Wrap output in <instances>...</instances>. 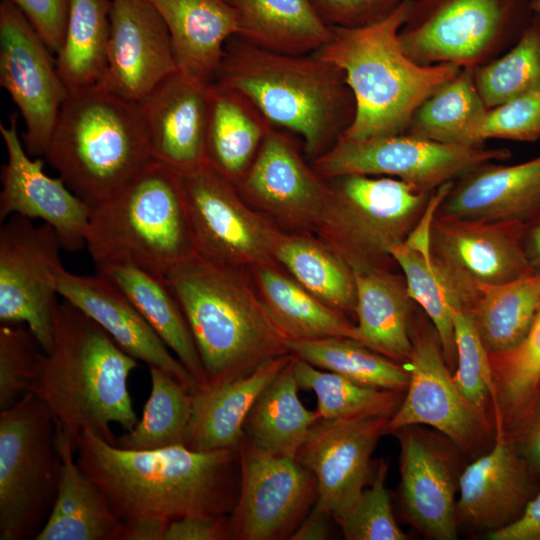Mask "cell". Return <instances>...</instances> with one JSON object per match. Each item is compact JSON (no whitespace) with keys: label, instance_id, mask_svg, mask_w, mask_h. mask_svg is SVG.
I'll return each mask as SVG.
<instances>
[{"label":"cell","instance_id":"obj_1","mask_svg":"<svg viewBox=\"0 0 540 540\" xmlns=\"http://www.w3.org/2000/svg\"><path fill=\"white\" fill-rule=\"evenodd\" d=\"M75 454L121 521L228 515L237 500L239 448L198 452L174 445L129 450L85 432Z\"/></svg>","mask_w":540,"mask_h":540},{"label":"cell","instance_id":"obj_2","mask_svg":"<svg viewBox=\"0 0 540 540\" xmlns=\"http://www.w3.org/2000/svg\"><path fill=\"white\" fill-rule=\"evenodd\" d=\"M138 360L95 321L63 300L54 318L53 345L31 392L49 408L73 448L85 432L116 444L111 425L124 432L139 421L128 389Z\"/></svg>","mask_w":540,"mask_h":540},{"label":"cell","instance_id":"obj_3","mask_svg":"<svg viewBox=\"0 0 540 540\" xmlns=\"http://www.w3.org/2000/svg\"><path fill=\"white\" fill-rule=\"evenodd\" d=\"M214 81L247 98L271 126L302 137L314 160L338 141L356 113L344 71L315 52L278 53L235 36Z\"/></svg>","mask_w":540,"mask_h":540},{"label":"cell","instance_id":"obj_4","mask_svg":"<svg viewBox=\"0 0 540 540\" xmlns=\"http://www.w3.org/2000/svg\"><path fill=\"white\" fill-rule=\"evenodd\" d=\"M413 0H402L385 19L362 27H333L331 40L315 51L344 71L356 105L349 139L405 133L416 109L462 67L420 65L401 49L398 34Z\"/></svg>","mask_w":540,"mask_h":540},{"label":"cell","instance_id":"obj_5","mask_svg":"<svg viewBox=\"0 0 540 540\" xmlns=\"http://www.w3.org/2000/svg\"><path fill=\"white\" fill-rule=\"evenodd\" d=\"M165 278L189 325L207 385L247 375L289 353L285 336L231 265L195 253Z\"/></svg>","mask_w":540,"mask_h":540},{"label":"cell","instance_id":"obj_6","mask_svg":"<svg viewBox=\"0 0 540 540\" xmlns=\"http://www.w3.org/2000/svg\"><path fill=\"white\" fill-rule=\"evenodd\" d=\"M86 247L96 266L129 263L160 276L195 254L179 172L152 160L90 206Z\"/></svg>","mask_w":540,"mask_h":540},{"label":"cell","instance_id":"obj_7","mask_svg":"<svg viewBox=\"0 0 540 540\" xmlns=\"http://www.w3.org/2000/svg\"><path fill=\"white\" fill-rule=\"evenodd\" d=\"M44 156L89 206L153 160L137 104L103 84L68 94Z\"/></svg>","mask_w":540,"mask_h":540},{"label":"cell","instance_id":"obj_8","mask_svg":"<svg viewBox=\"0 0 540 540\" xmlns=\"http://www.w3.org/2000/svg\"><path fill=\"white\" fill-rule=\"evenodd\" d=\"M62 460L56 421L33 392L0 411V540L35 539L53 507Z\"/></svg>","mask_w":540,"mask_h":540},{"label":"cell","instance_id":"obj_9","mask_svg":"<svg viewBox=\"0 0 540 540\" xmlns=\"http://www.w3.org/2000/svg\"><path fill=\"white\" fill-rule=\"evenodd\" d=\"M531 0H413L398 40L420 65L476 68L519 39L532 17Z\"/></svg>","mask_w":540,"mask_h":540},{"label":"cell","instance_id":"obj_10","mask_svg":"<svg viewBox=\"0 0 540 540\" xmlns=\"http://www.w3.org/2000/svg\"><path fill=\"white\" fill-rule=\"evenodd\" d=\"M332 179L327 208L343 259L352 270L394 262L390 250L406 240L433 192L394 177L350 174Z\"/></svg>","mask_w":540,"mask_h":540},{"label":"cell","instance_id":"obj_11","mask_svg":"<svg viewBox=\"0 0 540 540\" xmlns=\"http://www.w3.org/2000/svg\"><path fill=\"white\" fill-rule=\"evenodd\" d=\"M510 156L506 148L445 144L403 133L359 140L341 136L314 164L316 172L328 179L385 175L433 192L482 163Z\"/></svg>","mask_w":540,"mask_h":540},{"label":"cell","instance_id":"obj_12","mask_svg":"<svg viewBox=\"0 0 540 540\" xmlns=\"http://www.w3.org/2000/svg\"><path fill=\"white\" fill-rule=\"evenodd\" d=\"M519 221H488L435 214L430 257L455 309L470 310L483 285L506 283L534 273L522 246Z\"/></svg>","mask_w":540,"mask_h":540},{"label":"cell","instance_id":"obj_13","mask_svg":"<svg viewBox=\"0 0 540 540\" xmlns=\"http://www.w3.org/2000/svg\"><path fill=\"white\" fill-rule=\"evenodd\" d=\"M411 340L412 353L405 364L408 385L399 407L388 420L386 433L411 425H427L461 451H477L490 436L488 414L472 405L458 389L428 317L413 315Z\"/></svg>","mask_w":540,"mask_h":540},{"label":"cell","instance_id":"obj_14","mask_svg":"<svg viewBox=\"0 0 540 540\" xmlns=\"http://www.w3.org/2000/svg\"><path fill=\"white\" fill-rule=\"evenodd\" d=\"M61 249L47 223L12 215L0 228V322L26 324L45 353L53 345Z\"/></svg>","mask_w":540,"mask_h":540},{"label":"cell","instance_id":"obj_15","mask_svg":"<svg viewBox=\"0 0 540 540\" xmlns=\"http://www.w3.org/2000/svg\"><path fill=\"white\" fill-rule=\"evenodd\" d=\"M316 498L315 476L297 458L266 452L243 438L239 491L229 516L232 539H290Z\"/></svg>","mask_w":540,"mask_h":540},{"label":"cell","instance_id":"obj_16","mask_svg":"<svg viewBox=\"0 0 540 540\" xmlns=\"http://www.w3.org/2000/svg\"><path fill=\"white\" fill-rule=\"evenodd\" d=\"M0 85L24 121L27 152L44 155L69 92L45 42L7 0L0 3Z\"/></svg>","mask_w":540,"mask_h":540},{"label":"cell","instance_id":"obj_17","mask_svg":"<svg viewBox=\"0 0 540 540\" xmlns=\"http://www.w3.org/2000/svg\"><path fill=\"white\" fill-rule=\"evenodd\" d=\"M388 420L320 419L314 424L296 456L315 476L314 509L336 520L351 507L373 476L371 457Z\"/></svg>","mask_w":540,"mask_h":540},{"label":"cell","instance_id":"obj_18","mask_svg":"<svg viewBox=\"0 0 540 540\" xmlns=\"http://www.w3.org/2000/svg\"><path fill=\"white\" fill-rule=\"evenodd\" d=\"M18 116L0 124L7 150L2 171L0 220L12 215L40 219L58 234L63 249L76 252L86 247L90 206L71 191L61 178L48 176L41 159H32L20 140Z\"/></svg>","mask_w":540,"mask_h":540},{"label":"cell","instance_id":"obj_19","mask_svg":"<svg viewBox=\"0 0 540 540\" xmlns=\"http://www.w3.org/2000/svg\"><path fill=\"white\" fill-rule=\"evenodd\" d=\"M494 419V444L460 474L456 502L458 523L487 533L514 522L539 490L497 407Z\"/></svg>","mask_w":540,"mask_h":540},{"label":"cell","instance_id":"obj_20","mask_svg":"<svg viewBox=\"0 0 540 540\" xmlns=\"http://www.w3.org/2000/svg\"><path fill=\"white\" fill-rule=\"evenodd\" d=\"M179 174L197 254L228 265L264 256L266 232L232 182L206 162Z\"/></svg>","mask_w":540,"mask_h":540},{"label":"cell","instance_id":"obj_21","mask_svg":"<svg viewBox=\"0 0 540 540\" xmlns=\"http://www.w3.org/2000/svg\"><path fill=\"white\" fill-rule=\"evenodd\" d=\"M177 71L167 25L150 0H111L103 85L138 103Z\"/></svg>","mask_w":540,"mask_h":540},{"label":"cell","instance_id":"obj_22","mask_svg":"<svg viewBox=\"0 0 540 540\" xmlns=\"http://www.w3.org/2000/svg\"><path fill=\"white\" fill-rule=\"evenodd\" d=\"M394 433L400 441V491L407 520L429 539H456L460 475L456 476L450 451L419 425Z\"/></svg>","mask_w":540,"mask_h":540},{"label":"cell","instance_id":"obj_23","mask_svg":"<svg viewBox=\"0 0 540 540\" xmlns=\"http://www.w3.org/2000/svg\"><path fill=\"white\" fill-rule=\"evenodd\" d=\"M210 84L175 71L136 103L153 160L179 173L205 162Z\"/></svg>","mask_w":540,"mask_h":540},{"label":"cell","instance_id":"obj_24","mask_svg":"<svg viewBox=\"0 0 540 540\" xmlns=\"http://www.w3.org/2000/svg\"><path fill=\"white\" fill-rule=\"evenodd\" d=\"M55 283L63 300L95 321L126 353L148 367L165 371L191 393L201 388L141 313L109 280L99 274H74L62 266L55 275Z\"/></svg>","mask_w":540,"mask_h":540},{"label":"cell","instance_id":"obj_25","mask_svg":"<svg viewBox=\"0 0 540 540\" xmlns=\"http://www.w3.org/2000/svg\"><path fill=\"white\" fill-rule=\"evenodd\" d=\"M540 213V155L515 165L482 163L452 183L436 215L525 222Z\"/></svg>","mask_w":540,"mask_h":540},{"label":"cell","instance_id":"obj_26","mask_svg":"<svg viewBox=\"0 0 540 540\" xmlns=\"http://www.w3.org/2000/svg\"><path fill=\"white\" fill-rule=\"evenodd\" d=\"M291 358L288 354L270 358L247 375L192 393L185 446L198 452L238 449L253 405Z\"/></svg>","mask_w":540,"mask_h":540},{"label":"cell","instance_id":"obj_27","mask_svg":"<svg viewBox=\"0 0 540 540\" xmlns=\"http://www.w3.org/2000/svg\"><path fill=\"white\" fill-rule=\"evenodd\" d=\"M163 17L177 71L204 84L215 80L228 41L239 34L229 0H150Z\"/></svg>","mask_w":540,"mask_h":540},{"label":"cell","instance_id":"obj_28","mask_svg":"<svg viewBox=\"0 0 540 540\" xmlns=\"http://www.w3.org/2000/svg\"><path fill=\"white\" fill-rule=\"evenodd\" d=\"M56 438L62 460L57 494L35 540H119L123 522L77 464L73 445L57 422Z\"/></svg>","mask_w":540,"mask_h":540},{"label":"cell","instance_id":"obj_29","mask_svg":"<svg viewBox=\"0 0 540 540\" xmlns=\"http://www.w3.org/2000/svg\"><path fill=\"white\" fill-rule=\"evenodd\" d=\"M353 275L358 317L355 341L406 364L412 353L414 311L404 276L386 268L353 270Z\"/></svg>","mask_w":540,"mask_h":540},{"label":"cell","instance_id":"obj_30","mask_svg":"<svg viewBox=\"0 0 540 540\" xmlns=\"http://www.w3.org/2000/svg\"><path fill=\"white\" fill-rule=\"evenodd\" d=\"M252 198L276 212H314L331 188L302 161L289 138L271 127L255 159L238 182Z\"/></svg>","mask_w":540,"mask_h":540},{"label":"cell","instance_id":"obj_31","mask_svg":"<svg viewBox=\"0 0 540 540\" xmlns=\"http://www.w3.org/2000/svg\"><path fill=\"white\" fill-rule=\"evenodd\" d=\"M97 269L99 275L135 306L200 386H206V374L194 338L165 276L129 263L104 264Z\"/></svg>","mask_w":540,"mask_h":540},{"label":"cell","instance_id":"obj_32","mask_svg":"<svg viewBox=\"0 0 540 540\" xmlns=\"http://www.w3.org/2000/svg\"><path fill=\"white\" fill-rule=\"evenodd\" d=\"M271 127L247 98L213 81L209 86L205 162L237 184Z\"/></svg>","mask_w":540,"mask_h":540},{"label":"cell","instance_id":"obj_33","mask_svg":"<svg viewBox=\"0 0 540 540\" xmlns=\"http://www.w3.org/2000/svg\"><path fill=\"white\" fill-rule=\"evenodd\" d=\"M239 20L240 39L285 54L312 53L332 38L333 27L313 0H229Z\"/></svg>","mask_w":540,"mask_h":540},{"label":"cell","instance_id":"obj_34","mask_svg":"<svg viewBox=\"0 0 540 540\" xmlns=\"http://www.w3.org/2000/svg\"><path fill=\"white\" fill-rule=\"evenodd\" d=\"M292 359L293 355L256 400L245 422L244 437L266 452L296 458L321 417L300 401Z\"/></svg>","mask_w":540,"mask_h":540},{"label":"cell","instance_id":"obj_35","mask_svg":"<svg viewBox=\"0 0 540 540\" xmlns=\"http://www.w3.org/2000/svg\"><path fill=\"white\" fill-rule=\"evenodd\" d=\"M487 110L473 68L462 67L416 109L405 133L445 144L482 147L480 132Z\"/></svg>","mask_w":540,"mask_h":540},{"label":"cell","instance_id":"obj_36","mask_svg":"<svg viewBox=\"0 0 540 540\" xmlns=\"http://www.w3.org/2000/svg\"><path fill=\"white\" fill-rule=\"evenodd\" d=\"M540 306V273L478 288L469 310L489 354L513 350L525 339Z\"/></svg>","mask_w":540,"mask_h":540},{"label":"cell","instance_id":"obj_37","mask_svg":"<svg viewBox=\"0 0 540 540\" xmlns=\"http://www.w3.org/2000/svg\"><path fill=\"white\" fill-rule=\"evenodd\" d=\"M111 0H70L58 73L69 93L103 84L107 70Z\"/></svg>","mask_w":540,"mask_h":540},{"label":"cell","instance_id":"obj_38","mask_svg":"<svg viewBox=\"0 0 540 540\" xmlns=\"http://www.w3.org/2000/svg\"><path fill=\"white\" fill-rule=\"evenodd\" d=\"M263 305L286 339L345 337L356 340V329L336 310L299 285L269 268L257 272Z\"/></svg>","mask_w":540,"mask_h":540},{"label":"cell","instance_id":"obj_39","mask_svg":"<svg viewBox=\"0 0 540 540\" xmlns=\"http://www.w3.org/2000/svg\"><path fill=\"white\" fill-rule=\"evenodd\" d=\"M289 353L309 364L344 376L360 385L405 392L409 371L405 364L389 359L345 337L286 339Z\"/></svg>","mask_w":540,"mask_h":540},{"label":"cell","instance_id":"obj_40","mask_svg":"<svg viewBox=\"0 0 540 540\" xmlns=\"http://www.w3.org/2000/svg\"><path fill=\"white\" fill-rule=\"evenodd\" d=\"M151 391L141 419L116 438L115 446L153 450L185 445L192 409V393L165 371L149 367Z\"/></svg>","mask_w":540,"mask_h":540},{"label":"cell","instance_id":"obj_41","mask_svg":"<svg viewBox=\"0 0 540 540\" xmlns=\"http://www.w3.org/2000/svg\"><path fill=\"white\" fill-rule=\"evenodd\" d=\"M292 367L299 388L310 390L316 395V410L321 419L390 418L405 393L360 385L334 372L317 368L294 355Z\"/></svg>","mask_w":540,"mask_h":540},{"label":"cell","instance_id":"obj_42","mask_svg":"<svg viewBox=\"0 0 540 540\" xmlns=\"http://www.w3.org/2000/svg\"><path fill=\"white\" fill-rule=\"evenodd\" d=\"M476 88L486 107L540 93V16L529 24L510 49L473 68Z\"/></svg>","mask_w":540,"mask_h":540},{"label":"cell","instance_id":"obj_43","mask_svg":"<svg viewBox=\"0 0 540 540\" xmlns=\"http://www.w3.org/2000/svg\"><path fill=\"white\" fill-rule=\"evenodd\" d=\"M276 257L309 292L336 310L354 309L356 287L347 262L304 239L280 241Z\"/></svg>","mask_w":540,"mask_h":540},{"label":"cell","instance_id":"obj_44","mask_svg":"<svg viewBox=\"0 0 540 540\" xmlns=\"http://www.w3.org/2000/svg\"><path fill=\"white\" fill-rule=\"evenodd\" d=\"M389 253L402 271L410 298L421 307L437 331L452 372L456 366L455 306L444 280L433 265L429 248L416 249L403 242Z\"/></svg>","mask_w":540,"mask_h":540},{"label":"cell","instance_id":"obj_45","mask_svg":"<svg viewBox=\"0 0 540 540\" xmlns=\"http://www.w3.org/2000/svg\"><path fill=\"white\" fill-rule=\"evenodd\" d=\"M497 405L508 426L524 409L540 384V306L525 337L513 350L489 354Z\"/></svg>","mask_w":540,"mask_h":540},{"label":"cell","instance_id":"obj_46","mask_svg":"<svg viewBox=\"0 0 540 540\" xmlns=\"http://www.w3.org/2000/svg\"><path fill=\"white\" fill-rule=\"evenodd\" d=\"M456 371L453 380L464 397L486 412L489 399L496 400V384L489 353L470 311L454 309Z\"/></svg>","mask_w":540,"mask_h":540},{"label":"cell","instance_id":"obj_47","mask_svg":"<svg viewBox=\"0 0 540 540\" xmlns=\"http://www.w3.org/2000/svg\"><path fill=\"white\" fill-rule=\"evenodd\" d=\"M45 352L28 329L0 326V411L12 406L37 383Z\"/></svg>","mask_w":540,"mask_h":540},{"label":"cell","instance_id":"obj_48","mask_svg":"<svg viewBox=\"0 0 540 540\" xmlns=\"http://www.w3.org/2000/svg\"><path fill=\"white\" fill-rule=\"evenodd\" d=\"M388 464L381 460L370 484L335 522L347 540H406L398 526L386 489Z\"/></svg>","mask_w":540,"mask_h":540},{"label":"cell","instance_id":"obj_49","mask_svg":"<svg viewBox=\"0 0 540 540\" xmlns=\"http://www.w3.org/2000/svg\"><path fill=\"white\" fill-rule=\"evenodd\" d=\"M481 138L522 142L540 140V93L514 98L487 110Z\"/></svg>","mask_w":540,"mask_h":540},{"label":"cell","instance_id":"obj_50","mask_svg":"<svg viewBox=\"0 0 540 540\" xmlns=\"http://www.w3.org/2000/svg\"><path fill=\"white\" fill-rule=\"evenodd\" d=\"M402 0H313L314 5L332 27H362L379 22L400 5Z\"/></svg>","mask_w":540,"mask_h":540},{"label":"cell","instance_id":"obj_51","mask_svg":"<svg viewBox=\"0 0 540 540\" xmlns=\"http://www.w3.org/2000/svg\"><path fill=\"white\" fill-rule=\"evenodd\" d=\"M15 5L52 53L63 43L70 0H7Z\"/></svg>","mask_w":540,"mask_h":540},{"label":"cell","instance_id":"obj_52","mask_svg":"<svg viewBox=\"0 0 540 540\" xmlns=\"http://www.w3.org/2000/svg\"><path fill=\"white\" fill-rule=\"evenodd\" d=\"M506 427L521 456L540 475V384L524 409Z\"/></svg>","mask_w":540,"mask_h":540},{"label":"cell","instance_id":"obj_53","mask_svg":"<svg viewBox=\"0 0 540 540\" xmlns=\"http://www.w3.org/2000/svg\"><path fill=\"white\" fill-rule=\"evenodd\" d=\"M232 539L227 515H189L170 521L165 540Z\"/></svg>","mask_w":540,"mask_h":540},{"label":"cell","instance_id":"obj_54","mask_svg":"<svg viewBox=\"0 0 540 540\" xmlns=\"http://www.w3.org/2000/svg\"><path fill=\"white\" fill-rule=\"evenodd\" d=\"M486 536L489 540H540V489L514 522Z\"/></svg>","mask_w":540,"mask_h":540},{"label":"cell","instance_id":"obj_55","mask_svg":"<svg viewBox=\"0 0 540 540\" xmlns=\"http://www.w3.org/2000/svg\"><path fill=\"white\" fill-rule=\"evenodd\" d=\"M122 522L119 540H165L170 523L157 517H137Z\"/></svg>","mask_w":540,"mask_h":540},{"label":"cell","instance_id":"obj_56","mask_svg":"<svg viewBox=\"0 0 540 540\" xmlns=\"http://www.w3.org/2000/svg\"><path fill=\"white\" fill-rule=\"evenodd\" d=\"M329 514L312 509L310 514L303 519L290 539L293 540H324L330 535ZM333 519V518H332Z\"/></svg>","mask_w":540,"mask_h":540},{"label":"cell","instance_id":"obj_57","mask_svg":"<svg viewBox=\"0 0 540 540\" xmlns=\"http://www.w3.org/2000/svg\"><path fill=\"white\" fill-rule=\"evenodd\" d=\"M522 246L534 273H540V213L523 222Z\"/></svg>","mask_w":540,"mask_h":540},{"label":"cell","instance_id":"obj_58","mask_svg":"<svg viewBox=\"0 0 540 540\" xmlns=\"http://www.w3.org/2000/svg\"><path fill=\"white\" fill-rule=\"evenodd\" d=\"M530 8H531L532 12H534L536 15L540 16V0H531Z\"/></svg>","mask_w":540,"mask_h":540}]
</instances>
